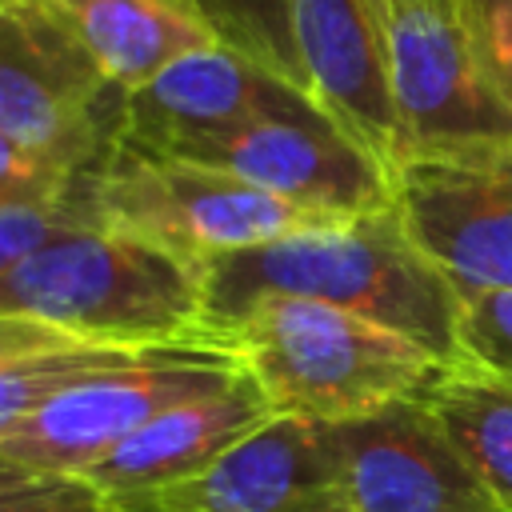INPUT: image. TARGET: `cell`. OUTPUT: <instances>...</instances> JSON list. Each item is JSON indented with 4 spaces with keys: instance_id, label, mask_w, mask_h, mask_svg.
Segmentation results:
<instances>
[{
    "instance_id": "1",
    "label": "cell",
    "mask_w": 512,
    "mask_h": 512,
    "mask_svg": "<svg viewBox=\"0 0 512 512\" xmlns=\"http://www.w3.org/2000/svg\"><path fill=\"white\" fill-rule=\"evenodd\" d=\"M268 296L356 312L416 340L440 364H456L460 296L412 244L396 204L212 260L204 268V332L220 340L232 320Z\"/></svg>"
},
{
    "instance_id": "2",
    "label": "cell",
    "mask_w": 512,
    "mask_h": 512,
    "mask_svg": "<svg viewBox=\"0 0 512 512\" xmlns=\"http://www.w3.org/2000/svg\"><path fill=\"white\" fill-rule=\"evenodd\" d=\"M0 316L44 320L84 344L212 340L204 332V272L108 224L64 228L4 272Z\"/></svg>"
},
{
    "instance_id": "3",
    "label": "cell",
    "mask_w": 512,
    "mask_h": 512,
    "mask_svg": "<svg viewBox=\"0 0 512 512\" xmlns=\"http://www.w3.org/2000/svg\"><path fill=\"white\" fill-rule=\"evenodd\" d=\"M220 344L256 380L276 416L348 424L420 396L448 364L356 312L268 296L232 320Z\"/></svg>"
},
{
    "instance_id": "4",
    "label": "cell",
    "mask_w": 512,
    "mask_h": 512,
    "mask_svg": "<svg viewBox=\"0 0 512 512\" xmlns=\"http://www.w3.org/2000/svg\"><path fill=\"white\" fill-rule=\"evenodd\" d=\"M84 200L96 224L148 240L200 272L220 256L260 248L280 236L344 224L276 200L228 172L140 152L120 140L92 172H84Z\"/></svg>"
},
{
    "instance_id": "5",
    "label": "cell",
    "mask_w": 512,
    "mask_h": 512,
    "mask_svg": "<svg viewBox=\"0 0 512 512\" xmlns=\"http://www.w3.org/2000/svg\"><path fill=\"white\" fill-rule=\"evenodd\" d=\"M112 88L44 0H0V132L20 148L92 172L120 136Z\"/></svg>"
},
{
    "instance_id": "6",
    "label": "cell",
    "mask_w": 512,
    "mask_h": 512,
    "mask_svg": "<svg viewBox=\"0 0 512 512\" xmlns=\"http://www.w3.org/2000/svg\"><path fill=\"white\" fill-rule=\"evenodd\" d=\"M240 372L236 356L216 340L164 344L128 368L100 372L60 392L48 408L12 428L0 440V452L32 472L84 476L152 416L212 396L236 384Z\"/></svg>"
},
{
    "instance_id": "7",
    "label": "cell",
    "mask_w": 512,
    "mask_h": 512,
    "mask_svg": "<svg viewBox=\"0 0 512 512\" xmlns=\"http://www.w3.org/2000/svg\"><path fill=\"white\" fill-rule=\"evenodd\" d=\"M392 204L460 304L512 288V140L404 156Z\"/></svg>"
},
{
    "instance_id": "8",
    "label": "cell",
    "mask_w": 512,
    "mask_h": 512,
    "mask_svg": "<svg viewBox=\"0 0 512 512\" xmlns=\"http://www.w3.org/2000/svg\"><path fill=\"white\" fill-rule=\"evenodd\" d=\"M176 160L228 172L276 200L332 220H360L392 208V172L312 96H300L228 136L204 140Z\"/></svg>"
},
{
    "instance_id": "9",
    "label": "cell",
    "mask_w": 512,
    "mask_h": 512,
    "mask_svg": "<svg viewBox=\"0 0 512 512\" xmlns=\"http://www.w3.org/2000/svg\"><path fill=\"white\" fill-rule=\"evenodd\" d=\"M384 12L400 160L512 140V116L476 64L460 0H384Z\"/></svg>"
},
{
    "instance_id": "10",
    "label": "cell",
    "mask_w": 512,
    "mask_h": 512,
    "mask_svg": "<svg viewBox=\"0 0 512 512\" xmlns=\"http://www.w3.org/2000/svg\"><path fill=\"white\" fill-rule=\"evenodd\" d=\"M332 440L348 512H508L420 396L332 424Z\"/></svg>"
},
{
    "instance_id": "11",
    "label": "cell",
    "mask_w": 512,
    "mask_h": 512,
    "mask_svg": "<svg viewBox=\"0 0 512 512\" xmlns=\"http://www.w3.org/2000/svg\"><path fill=\"white\" fill-rule=\"evenodd\" d=\"M112 512H348L332 424L272 416L192 480L108 496Z\"/></svg>"
},
{
    "instance_id": "12",
    "label": "cell",
    "mask_w": 512,
    "mask_h": 512,
    "mask_svg": "<svg viewBox=\"0 0 512 512\" xmlns=\"http://www.w3.org/2000/svg\"><path fill=\"white\" fill-rule=\"evenodd\" d=\"M292 40L308 96L392 172L400 124L384 0H292Z\"/></svg>"
},
{
    "instance_id": "13",
    "label": "cell",
    "mask_w": 512,
    "mask_h": 512,
    "mask_svg": "<svg viewBox=\"0 0 512 512\" xmlns=\"http://www.w3.org/2000/svg\"><path fill=\"white\" fill-rule=\"evenodd\" d=\"M308 96L304 88L280 80L276 72L252 64L248 56L212 44L200 48L144 88L124 92L120 104V144L140 152L180 156L204 140L228 136L292 100Z\"/></svg>"
},
{
    "instance_id": "14",
    "label": "cell",
    "mask_w": 512,
    "mask_h": 512,
    "mask_svg": "<svg viewBox=\"0 0 512 512\" xmlns=\"http://www.w3.org/2000/svg\"><path fill=\"white\" fill-rule=\"evenodd\" d=\"M272 416L276 412L256 388V380L240 372L236 384L152 416L120 448L96 460L84 480H92L104 496H132L192 480Z\"/></svg>"
},
{
    "instance_id": "15",
    "label": "cell",
    "mask_w": 512,
    "mask_h": 512,
    "mask_svg": "<svg viewBox=\"0 0 512 512\" xmlns=\"http://www.w3.org/2000/svg\"><path fill=\"white\" fill-rule=\"evenodd\" d=\"M88 52L96 72L136 92L176 60L212 48L216 36L192 0H44Z\"/></svg>"
},
{
    "instance_id": "16",
    "label": "cell",
    "mask_w": 512,
    "mask_h": 512,
    "mask_svg": "<svg viewBox=\"0 0 512 512\" xmlns=\"http://www.w3.org/2000/svg\"><path fill=\"white\" fill-rule=\"evenodd\" d=\"M420 400L432 408L488 492L512 512V388L464 368H444Z\"/></svg>"
},
{
    "instance_id": "17",
    "label": "cell",
    "mask_w": 512,
    "mask_h": 512,
    "mask_svg": "<svg viewBox=\"0 0 512 512\" xmlns=\"http://www.w3.org/2000/svg\"><path fill=\"white\" fill-rule=\"evenodd\" d=\"M148 352H156V348L72 344V348H56V352H40V356H24L16 364H4L0 368V440L12 428H20L28 416L48 408L60 392H68V388H76L100 372L128 368V364L144 360Z\"/></svg>"
},
{
    "instance_id": "18",
    "label": "cell",
    "mask_w": 512,
    "mask_h": 512,
    "mask_svg": "<svg viewBox=\"0 0 512 512\" xmlns=\"http://www.w3.org/2000/svg\"><path fill=\"white\" fill-rule=\"evenodd\" d=\"M192 4L200 8L216 44L248 56L252 64L308 92L292 40V0H192Z\"/></svg>"
},
{
    "instance_id": "19",
    "label": "cell",
    "mask_w": 512,
    "mask_h": 512,
    "mask_svg": "<svg viewBox=\"0 0 512 512\" xmlns=\"http://www.w3.org/2000/svg\"><path fill=\"white\" fill-rule=\"evenodd\" d=\"M452 368L512 388V288L480 292L460 304Z\"/></svg>"
},
{
    "instance_id": "20",
    "label": "cell",
    "mask_w": 512,
    "mask_h": 512,
    "mask_svg": "<svg viewBox=\"0 0 512 512\" xmlns=\"http://www.w3.org/2000/svg\"><path fill=\"white\" fill-rule=\"evenodd\" d=\"M76 224H96V216H92V208L84 200V176L64 196L4 204L0 208V276L12 272L36 248H44L56 232L76 228Z\"/></svg>"
},
{
    "instance_id": "21",
    "label": "cell",
    "mask_w": 512,
    "mask_h": 512,
    "mask_svg": "<svg viewBox=\"0 0 512 512\" xmlns=\"http://www.w3.org/2000/svg\"><path fill=\"white\" fill-rule=\"evenodd\" d=\"M0 512H112V500L84 476L32 472L0 452Z\"/></svg>"
},
{
    "instance_id": "22",
    "label": "cell",
    "mask_w": 512,
    "mask_h": 512,
    "mask_svg": "<svg viewBox=\"0 0 512 512\" xmlns=\"http://www.w3.org/2000/svg\"><path fill=\"white\" fill-rule=\"evenodd\" d=\"M460 12L476 64L512 116V0H460Z\"/></svg>"
},
{
    "instance_id": "23",
    "label": "cell",
    "mask_w": 512,
    "mask_h": 512,
    "mask_svg": "<svg viewBox=\"0 0 512 512\" xmlns=\"http://www.w3.org/2000/svg\"><path fill=\"white\" fill-rule=\"evenodd\" d=\"M84 172H72L64 164H52L28 148H20L16 140H8L0 132V208L4 204H24V200H48V196H64L76 188Z\"/></svg>"
},
{
    "instance_id": "24",
    "label": "cell",
    "mask_w": 512,
    "mask_h": 512,
    "mask_svg": "<svg viewBox=\"0 0 512 512\" xmlns=\"http://www.w3.org/2000/svg\"><path fill=\"white\" fill-rule=\"evenodd\" d=\"M84 344L44 320H28V316H0V368L16 364L24 356H40V352H56V348H72Z\"/></svg>"
}]
</instances>
